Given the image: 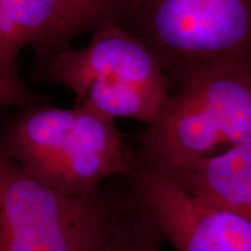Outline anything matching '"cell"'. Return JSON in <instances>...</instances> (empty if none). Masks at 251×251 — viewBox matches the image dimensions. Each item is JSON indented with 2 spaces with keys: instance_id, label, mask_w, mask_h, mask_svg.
<instances>
[{
  "instance_id": "ba28073f",
  "label": "cell",
  "mask_w": 251,
  "mask_h": 251,
  "mask_svg": "<svg viewBox=\"0 0 251 251\" xmlns=\"http://www.w3.org/2000/svg\"><path fill=\"white\" fill-rule=\"evenodd\" d=\"M57 0H0V74L21 79L18 61L31 47L42 57L58 24Z\"/></svg>"
},
{
  "instance_id": "9c48e42d",
  "label": "cell",
  "mask_w": 251,
  "mask_h": 251,
  "mask_svg": "<svg viewBox=\"0 0 251 251\" xmlns=\"http://www.w3.org/2000/svg\"><path fill=\"white\" fill-rule=\"evenodd\" d=\"M59 15L54 36L37 65L42 69L59 49L83 34L109 26H127L139 0H57Z\"/></svg>"
},
{
  "instance_id": "3957f363",
  "label": "cell",
  "mask_w": 251,
  "mask_h": 251,
  "mask_svg": "<svg viewBox=\"0 0 251 251\" xmlns=\"http://www.w3.org/2000/svg\"><path fill=\"white\" fill-rule=\"evenodd\" d=\"M251 143V69L197 75L172 91L137 137L139 164L170 172Z\"/></svg>"
},
{
  "instance_id": "7a4b0ae2",
  "label": "cell",
  "mask_w": 251,
  "mask_h": 251,
  "mask_svg": "<svg viewBox=\"0 0 251 251\" xmlns=\"http://www.w3.org/2000/svg\"><path fill=\"white\" fill-rule=\"evenodd\" d=\"M126 185L122 193L102 186L69 196L30 177L0 148V251H122L140 209Z\"/></svg>"
},
{
  "instance_id": "30bf717a",
  "label": "cell",
  "mask_w": 251,
  "mask_h": 251,
  "mask_svg": "<svg viewBox=\"0 0 251 251\" xmlns=\"http://www.w3.org/2000/svg\"><path fill=\"white\" fill-rule=\"evenodd\" d=\"M42 102L39 96L34 94L25 85L23 79H12L0 74V107L25 108Z\"/></svg>"
},
{
  "instance_id": "6da1fadb",
  "label": "cell",
  "mask_w": 251,
  "mask_h": 251,
  "mask_svg": "<svg viewBox=\"0 0 251 251\" xmlns=\"http://www.w3.org/2000/svg\"><path fill=\"white\" fill-rule=\"evenodd\" d=\"M0 148L40 183L69 196H89L136 168L135 148L114 119L85 105L20 108L0 129Z\"/></svg>"
},
{
  "instance_id": "5b68a950",
  "label": "cell",
  "mask_w": 251,
  "mask_h": 251,
  "mask_svg": "<svg viewBox=\"0 0 251 251\" xmlns=\"http://www.w3.org/2000/svg\"><path fill=\"white\" fill-rule=\"evenodd\" d=\"M41 70L51 83L71 91L77 103L146 127L158 118L171 94L151 50L121 26L96 31L83 48L59 49Z\"/></svg>"
},
{
  "instance_id": "277c9868",
  "label": "cell",
  "mask_w": 251,
  "mask_h": 251,
  "mask_svg": "<svg viewBox=\"0 0 251 251\" xmlns=\"http://www.w3.org/2000/svg\"><path fill=\"white\" fill-rule=\"evenodd\" d=\"M155 55L171 92L220 69H251V0H139L126 26Z\"/></svg>"
},
{
  "instance_id": "8992f818",
  "label": "cell",
  "mask_w": 251,
  "mask_h": 251,
  "mask_svg": "<svg viewBox=\"0 0 251 251\" xmlns=\"http://www.w3.org/2000/svg\"><path fill=\"white\" fill-rule=\"evenodd\" d=\"M126 183L175 251H251V221L194 198L170 175L136 163Z\"/></svg>"
},
{
  "instance_id": "52a82bcc",
  "label": "cell",
  "mask_w": 251,
  "mask_h": 251,
  "mask_svg": "<svg viewBox=\"0 0 251 251\" xmlns=\"http://www.w3.org/2000/svg\"><path fill=\"white\" fill-rule=\"evenodd\" d=\"M165 174L197 199L251 221V143Z\"/></svg>"
}]
</instances>
